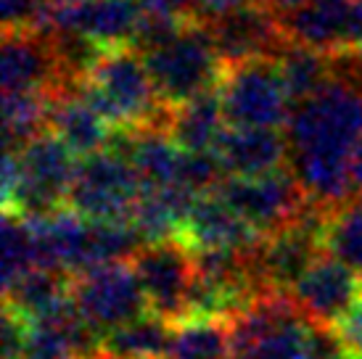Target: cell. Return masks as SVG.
Instances as JSON below:
<instances>
[{"label":"cell","instance_id":"6da1fadb","mask_svg":"<svg viewBox=\"0 0 362 359\" xmlns=\"http://www.w3.org/2000/svg\"><path fill=\"white\" fill-rule=\"evenodd\" d=\"M283 130L288 167L312 204L333 209L352 196V161L362 138V48L333 53L331 80L293 103Z\"/></svg>","mask_w":362,"mask_h":359},{"label":"cell","instance_id":"484cf974","mask_svg":"<svg viewBox=\"0 0 362 359\" xmlns=\"http://www.w3.org/2000/svg\"><path fill=\"white\" fill-rule=\"evenodd\" d=\"M37 267V246L30 220L3 211V288Z\"/></svg>","mask_w":362,"mask_h":359},{"label":"cell","instance_id":"2e32d148","mask_svg":"<svg viewBox=\"0 0 362 359\" xmlns=\"http://www.w3.org/2000/svg\"><path fill=\"white\" fill-rule=\"evenodd\" d=\"M177 238L191 251H252L264 235L243 220L217 190L196 196Z\"/></svg>","mask_w":362,"mask_h":359},{"label":"cell","instance_id":"4dcf8cb0","mask_svg":"<svg viewBox=\"0 0 362 359\" xmlns=\"http://www.w3.org/2000/svg\"><path fill=\"white\" fill-rule=\"evenodd\" d=\"M352 180H354V190H362V138H360V146H357V151H354Z\"/></svg>","mask_w":362,"mask_h":359},{"label":"cell","instance_id":"30bf717a","mask_svg":"<svg viewBox=\"0 0 362 359\" xmlns=\"http://www.w3.org/2000/svg\"><path fill=\"white\" fill-rule=\"evenodd\" d=\"M288 296L312 325L339 328L362 299V272L322 251L293 283Z\"/></svg>","mask_w":362,"mask_h":359},{"label":"cell","instance_id":"8fae6325","mask_svg":"<svg viewBox=\"0 0 362 359\" xmlns=\"http://www.w3.org/2000/svg\"><path fill=\"white\" fill-rule=\"evenodd\" d=\"M325 217L328 206H317L310 201L299 220L272 235H264V240L257 246V264L270 288L291 290L304 269L320 257Z\"/></svg>","mask_w":362,"mask_h":359},{"label":"cell","instance_id":"83f0119b","mask_svg":"<svg viewBox=\"0 0 362 359\" xmlns=\"http://www.w3.org/2000/svg\"><path fill=\"white\" fill-rule=\"evenodd\" d=\"M259 0H191V16L199 21L214 19V16H225L233 11H241L246 6H254Z\"/></svg>","mask_w":362,"mask_h":359},{"label":"cell","instance_id":"9c48e42d","mask_svg":"<svg viewBox=\"0 0 362 359\" xmlns=\"http://www.w3.org/2000/svg\"><path fill=\"white\" fill-rule=\"evenodd\" d=\"M130 261L146 293L148 312L172 325L188 317V296L196 275V261L193 251L180 238L143 243Z\"/></svg>","mask_w":362,"mask_h":359},{"label":"cell","instance_id":"4fadbf2b","mask_svg":"<svg viewBox=\"0 0 362 359\" xmlns=\"http://www.w3.org/2000/svg\"><path fill=\"white\" fill-rule=\"evenodd\" d=\"M0 85L3 93H61L69 90L59 53L48 30L3 32L0 53Z\"/></svg>","mask_w":362,"mask_h":359},{"label":"cell","instance_id":"cb8c5ba5","mask_svg":"<svg viewBox=\"0 0 362 359\" xmlns=\"http://www.w3.org/2000/svg\"><path fill=\"white\" fill-rule=\"evenodd\" d=\"M286 90L293 103L310 98L331 80L333 74V53L315 50L299 42H288L278 56Z\"/></svg>","mask_w":362,"mask_h":359},{"label":"cell","instance_id":"5b68a950","mask_svg":"<svg viewBox=\"0 0 362 359\" xmlns=\"http://www.w3.org/2000/svg\"><path fill=\"white\" fill-rule=\"evenodd\" d=\"M217 93L230 127H286L293 109L278 59L272 56L228 64Z\"/></svg>","mask_w":362,"mask_h":359},{"label":"cell","instance_id":"d6a6232c","mask_svg":"<svg viewBox=\"0 0 362 359\" xmlns=\"http://www.w3.org/2000/svg\"><path fill=\"white\" fill-rule=\"evenodd\" d=\"M346 359H362V357H357V354H349V357H346Z\"/></svg>","mask_w":362,"mask_h":359},{"label":"cell","instance_id":"d4e9b609","mask_svg":"<svg viewBox=\"0 0 362 359\" xmlns=\"http://www.w3.org/2000/svg\"><path fill=\"white\" fill-rule=\"evenodd\" d=\"M51 93H3V132L6 151L27 146L32 138L48 130Z\"/></svg>","mask_w":362,"mask_h":359},{"label":"cell","instance_id":"3957f363","mask_svg":"<svg viewBox=\"0 0 362 359\" xmlns=\"http://www.w3.org/2000/svg\"><path fill=\"white\" fill-rule=\"evenodd\" d=\"M77 153L51 130L27 146L6 151L3 161V211L40 220L66 206L77 172Z\"/></svg>","mask_w":362,"mask_h":359},{"label":"cell","instance_id":"4316f807","mask_svg":"<svg viewBox=\"0 0 362 359\" xmlns=\"http://www.w3.org/2000/svg\"><path fill=\"white\" fill-rule=\"evenodd\" d=\"M3 30H42L51 0H0Z\"/></svg>","mask_w":362,"mask_h":359},{"label":"cell","instance_id":"7402d4cb","mask_svg":"<svg viewBox=\"0 0 362 359\" xmlns=\"http://www.w3.org/2000/svg\"><path fill=\"white\" fill-rule=\"evenodd\" d=\"M172 359H233L228 319L185 317L172 330Z\"/></svg>","mask_w":362,"mask_h":359},{"label":"cell","instance_id":"ba28073f","mask_svg":"<svg viewBox=\"0 0 362 359\" xmlns=\"http://www.w3.org/2000/svg\"><path fill=\"white\" fill-rule=\"evenodd\" d=\"M214 190L262 235H272L293 220H299V214L310 204L291 167L257 177L225 175Z\"/></svg>","mask_w":362,"mask_h":359},{"label":"cell","instance_id":"ffe728a7","mask_svg":"<svg viewBox=\"0 0 362 359\" xmlns=\"http://www.w3.org/2000/svg\"><path fill=\"white\" fill-rule=\"evenodd\" d=\"M6 293V307L24 319H42L71 304V275L51 267H32L13 280Z\"/></svg>","mask_w":362,"mask_h":359},{"label":"cell","instance_id":"277c9868","mask_svg":"<svg viewBox=\"0 0 362 359\" xmlns=\"http://www.w3.org/2000/svg\"><path fill=\"white\" fill-rule=\"evenodd\" d=\"M143 56L159 98L170 109L214 90L225 71V61L220 59L206 27L193 16L175 40Z\"/></svg>","mask_w":362,"mask_h":359},{"label":"cell","instance_id":"52a82bcc","mask_svg":"<svg viewBox=\"0 0 362 359\" xmlns=\"http://www.w3.org/2000/svg\"><path fill=\"white\" fill-rule=\"evenodd\" d=\"M71 304L101 336L148 312L141 280L127 259L106 261L71 275Z\"/></svg>","mask_w":362,"mask_h":359},{"label":"cell","instance_id":"f1b7e54d","mask_svg":"<svg viewBox=\"0 0 362 359\" xmlns=\"http://www.w3.org/2000/svg\"><path fill=\"white\" fill-rule=\"evenodd\" d=\"M143 8L167 11V13H180V16H191V0H141Z\"/></svg>","mask_w":362,"mask_h":359},{"label":"cell","instance_id":"d6986e66","mask_svg":"<svg viewBox=\"0 0 362 359\" xmlns=\"http://www.w3.org/2000/svg\"><path fill=\"white\" fill-rule=\"evenodd\" d=\"M228 127L230 124L225 119L217 88L185 100L180 106H172L170 122H167V132L172 135V140L180 148L196 151V153H214Z\"/></svg>","mask_w":362,"mask_h":359},{"label":"cell","instance_id":"8992f818","mask_svg":"<svg viewBox=\"0 0 362 359\" xmlns=\"http://www.w3.org/2000/svg\"><path fill=\"white\" fill-rule=\"evenodd\" d=\"M141 190V177L130 159L109 146L80 159L66 206L85 220L130 225Z\"/></svg>","mask_w":362,"mask_h":359},{"label":"cell","instance_id":"9a60e30c","mask_svg":"<svg viewBox=\"0 0 362 359\" xmlns=\"http://www.w3.org/2000/svg\"><path fill=\"white\" fill-rule=\"evenodd\" d=\"M202 24L209 32L225 66L246 59H257V56L278 59L281 50L291 42L283 32L281 19L262 3L246 6V8L225 13V16H214Z\"/></svg>","mask_w":362,"mask_h":359},{"label":"cell","instance_id":"7a4b0ae2","mask_svg":"<svg viewBox=\"0 0 362 359\" xmlns=\"http://www.w3.org/2000/svg\"><path fill=\"white\" fill-rule=\"evenodd\" d=\"M77 88L114 130L167 127L170 106L159 98L146 56L135 45L106 48Z\"/></svg>","mask_w":362,"mask_h":359},{"label":"cell","instance_id":"5bb4252c","mask_svg":"<svg viewBox=\"0 0 362 359\" xmlns=\"http://www.w3.org/2000/svg\"><path fill=\"white\" fill-rule=\"evenodd\" d=\"M286 37L325 53L362 48V0H307L278 16Z\"/></svg>","mask_w":362,"mask_h":359},{"label":"cell","instance_id":"1f68e13d","mask_svg":"<svg viewBox=\"0 0 362 359\" xmlns=\"http://www.w3.org/2000/svg\"><path fill=\"white\" fill-rule=\"evenodd\" d=\"M93 359H111V357H103V354H95Z\"/></svg>","mask_w":362,"mask_h":359},{"label":"cell","instance_id":"e0dca14e","mask_svg":"<svg viewBox=\"0 0 362 359\" xmlns=\"http://www.w3.org/2000/svg\"><path fill=\"white\" fill-rule=\"evenodd\" d=\"M214 153L225 175L257 177L288 167V138L283 127H228Z\"/></svg>","mask_w":362,"mask_h":359},{"label":"cell","instance_id":"7c38bea8","mask_svg":"<svg viewBox=\"0 0 362 359\" xmlns=\"http://www.w3.org/2000/svg\"><path fill=\"white\" fill-rule=\"evenodd\" d=\"M141 16V0H51L42 30L80 35L98 48H117L132 45Z\"/></svg>","mask_w":362,"mask_h":359},{"label":"cell","instance_id":"ac0fdd59","mask_svg":"<svg viewBox=\"0 0 362 359\" xmlns=\"http://www.w3.org/2000/svg\"><path fill=\"white\" fill-rule=\"evenodd\" d=\"M48 130L53 135H59L77 153V159H85L90 153L109 148L114 132H117L114 124L82 95L77 85L53 95Z\"/></svg>","mask_w":362,"mask_h":359},{"label":"cell","instance_id":"603a6c76","mask_svg":"<svg viewBox=\"0 0 362 359\" xmlns=\"http://www.w3.org/2000/svg\"><path fill=\"white\" fill-rule=\"evenodd\" d=\"M322 251L362 272V190L328 209L322 228Z\"/></svg>","mask_w":362,"mask_h":359},{"label":"cell","instance_id":"f546056e","mask_svg":"<svg viewBox=\"0 0 362 359\" xmlns=\"http://www.w3.org/2000/svg\"><path fill=\"white\" fill-rule=\"evenodd\" d=\"M262 6L267 11H272L275 16H286V13H291V11H296L299 6H304L307 0H259Z\"/></svg>","mask_w":362,"mask_h":359},{"label":"cell","instance_id":"44dd1931","mask_svg":"<svg viewBox=\"0 0 362 359\" xmlns=\"http://www.w3.org/2000/svg\"><path fill=\"white\" fill-rule=\"evenodd\" d=\"M175 325L164 317L146 312L143 317L101 336L98 354L111 359H167Z\"/></svg>","mask_w":362,"mask_h":359}]
</instances>
